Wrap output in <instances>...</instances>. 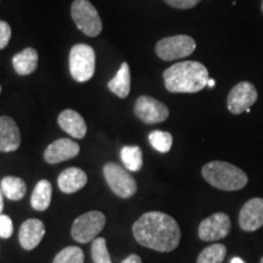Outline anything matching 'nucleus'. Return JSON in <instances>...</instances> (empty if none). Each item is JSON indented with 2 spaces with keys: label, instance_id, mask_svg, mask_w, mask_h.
<instances>
[{
  "label": "nucleus",
  "instance_id": "1a4fd4ad",
  "mask_svg": "<svg viewBox=\"0 0 263 263\" xmlns=\"http://www.w3.org/2000/svg\"><path fill=\"white\" fill-rule=\"evenodd\" d=\"M134 112L140 121L146 124L161 123L170 116L168 107L166 105L147 95H143L137 99Z\"/></svg>",
  "mask_w": 263,
  "mask_h": 263
},
{
  "label": "nucleus",
  "instance_id": "9d476101",
  "mask_svg": "<svg viewBox=\"0 0 263 263\" xmlns=\"http://www.w3.org/2000/svg\"><path fill=\"white\" fill-rule=\"evenodd\" d=\"M257 98L258 93L254 84L250 82H240L229 91L228 99H227L228 110L233 115L245 112L257 101Z\"/></svg>",
  "mask_w": 263,
  "mask_h": 263
},
{
  "label": "nucleus",
  "instance_id": "4be33fe9",
  "mask_svg": "<svg viewBox=\"0 0 263 263\" xmlns=\"http://www.w3.org/2000/svg\"><path fill=\"white\" fill-rule=\"evenodd\" d=\"M121 160L130 172H138L143 167V153L139 146H123L121 150Z\"/></svg>",
  "mask_w": 263,
  "mask_h": 263
},
{
  "label": "nucleus",
  "instance_id": "2f4dec72",
  "mask_svg": "<svg viewBox=\"0 0 263 263\" xmlns=\"http://www.w3.org/2000/svg\"><path fill=\"white\" fill-rule=\"evenodd\" d=\"M215 85H216V81L212 80V78H210L209 82H207V87L213 88V87H215Z\"/></svg>",
  "mask_w": 263,
  "mask_h": 263
},
{
  "label": "nucleus",
  "instance_id": "6e6552de",
  "mask_svg": "<svg viewBox=\"0 0 263 263\" xmlns=\"http://www.w3.org/2000/svg\"><path fill=\"white\" fill-rule=\"evenodd\" d=\"M105 179L117 196L128 199L137 193V182L120 164L108 162L104 166Z\"/></svg>",
  "mask_w": 263,
  "mask_h": 263
},
{
  "label": "nucleus",
  "instance_id": "7ed1b4c3",
  "mask_svg": "<svg viewBox=\"0 0 263 263\" xmlns=\"http://www.w3.org/2000/svg\"><path fill=\"white\" fill-rule=\"evenodd\" d=\"M201 172L207 183L224 192H235L248 184V176L244 171L224 161L206 163Z\"/></svg>",
  "mask_w": 263,
  "mask_h": 263
},
{
  "label": "nucleus",
  "instance_id": "473e14b6",
  "mask_svg": "<svg viewBox=\"0 0 263 263\" xmlns=\"http://www.w3.org/2000/svg\"><path fill=\"white\" fill-rule=\"evenodd\" d=\"M230 263H245V262L242 261V259L240 257H234L232 259V261H230Z\"/></svg>",
  "mask_w": 263,
  "mask_h": 263
},
{
  "label": "nucleus",
  "instance_id": "72a5a7b5",
  "mask_svg": "<svg viewBox=\"0 0 263 263\" xmlns=\"http://www.w3.org/2000/svg\"><path fill=\"white\" fill-rule=\"evenodd\" d=\"M245 112H246V114H250V112H251V108H248V110H246Z\"/></svg>",
  "mask_w": 263,
  "mask_h": 263
},
{
  "label": "nucleus",
  "instance_id": "aec40b11",
  "mask_svg": "<svg viewBox=\"0 0 263 263\" xmlns=\"http://www.w3.org/2000/svg\"><path fill=\"white\" fill-rule=\"evenodd\" d=\"M52 186L49 180L42 179L35 185L31 196V205L35 211H45L49 209L51 202Z\"/></svg>",
  "mask_w": 263,
  "mask_h": 263
},
{
  "label": "nucleus",
  "instance_id": "f03ea898",
  "mask_svg": "<svg viewBox=\"0 0 263 263\" xmlns=\"http://www.w3.org/2000/svg\"><path fill=\"white\" fill-rule=\"evenodd\" d=\"M210 74L205 65L197 61H183L163 72L166 89L171 93H197L207 87Z\"/></svg>",
  "mask_w": 263,
  "mask_h": 263
},
{
  "label": "nucleus",
  "instance_id": "423d86ee",
  "mask_svg": "<svg viewBox=\"0 0 263 263\" xmlns=\"http://www.w3.org/2000/svg\"><path fill=\"white\" fill-rule=\"evenodd\" d=\"M196 49V43L189 35H173L157 42L156 55L163 61H173L192 55Z\"/></svg>",
  "mask_w": 263,
  "mask_h": 263
},
{
  "label": "nucleus",
  "instance_id": "dca6fc26",
  "mask_svg": "<svg viewBox=\"0 0 263 263\" xmlns=\"http://www.w3.org/2000/svg\"><path fill=\"white\" fill-rule=\"evenodd\" d=\"M59 126L71 137L82 139L87 134V123L84 118L74 110H65L59 115Z\"/></svg>",
  "mask_w": 263,
  "mask_h": 263
},
{
  "label": "nucleus",
  "instance_id": "7c9ffc66",
  "mask_svg": "<svg viewBox=\"0 0 263 263\" xmlns=\"http://www.w3.org/2000/svg\"><path fill=\"white\" fill-rule=\"evenodd\" d=\"M3 209H4V194H3L2 189H0V215H2Z\"/></svg>",
  "mask_w": 263,
  "mask_h": 263
},
{
  "label": "nucleus",
  "instance_id": "e433bc0d",
  "mask_svg": "<svg viewBox=\"0 0 263 263\" xmlns=\"http://www.w3.org/2000/svg\"><path fill=\"white\" fill-rule=\"evenodd\" d=\"M262 12H263V2H262Z\"/></svg>",
  "mask_w": 263,
  "mask_h": 263
},
{
  "label": "nucleus",
  "instance_id": "a211bd4d",
  "mask_svg": "<svg viewBox=\"0 0 263 263\" xmlns=\"http://www.w3.org/2000/svg\"><path fill=\"white\" fill-rule=\"evenodd\" d=\"M12 65L16 73L20 76H28L37 70L38 52L33 48H26L12 58Z\"/></svg>",
  "mask_w": 263,
  "mask_h": 263
},
{
  "label": "nucleus",
  "instance_id": "9b49d317",
  "mask_svg": "<svg viewBox=\"0 0 263 263\" xmlns=\"http://www.w3.org/2000/svg\"><path fill=\"white\" fill-rule=\"evenodd\" d=\"M230 228H232V223L228 215L218 212L207 217L200 223L199 236L203 241H216V240L226 238L229 234Z\"/></svg>",
  "mask_w": 263,
  "mask_h": 263
},
{
  "label": "nucleus",
  "instance_id": "5701e85b",
  "mask_svg": "<svg viewBox=\"0 0 263 263\" xmlns=\"http://www.w3.org/2000/svg\"><path fill=\"white\" fill-rule=\"evenodd\" d=\"M227 249L222 244H213L203 249L197 257V263H222L226 257Z\"/></svg>",
  "mask_w": 263,
  "mask_h": 263
},
{
  "label": "nucleus",
  "instance_id": "2eb2a0df",
  "mask_svg": "<svg viewBox=\"0 0 263 263\" xmlns=\"http://www.w3.org/2000/svg\"><path fill=\"white\" fill-rule=\"evenodd\" d=\"M45 227L42 221L37 218H31L24 222L18 233L20 244L25 250H33L37 248L42 239L44 238Z\"/></svg>",
  "mask_w": 263,
  "mask_h": 263
},
{
  "label": "nucleus",
  "instance_id": "c756f323",
  "mask_svg": "<svg viewBox=\"0 0 263 263\" xmlns=\"http://www.w3.org/2000/svg\"><path fill=\"white\" fill-rule=\"evenodd\" d=\"M122 263H143V262H141V258L138 255H130L128 256Z\"/></svg>",
  "mask_w": 263,
  "mask_h": 263
},
{
  "label": "nucleus",
  "instance_id": "f704fd0d",
  "mask_svg": "<svg viewBox=\"0 0 263 263\" xmlns=\"http://www.w3.org/2000/svg\"><path fill=\"white\" fill-rule=\"evenodd\" d=\"M259 263H263V257L261 258V262H259Z\"/></svg>",
  "mask_w": 263,
  "mask_h": 263
},
{
  "label": "nucleus",
  "instance_id": "412c9836",
  "mask_svg": "<svg viewBox=\"0 0 263 263\" xmlns=\"http://www.w3.org/2000/svg\"><path fill=\"white\" fill-rule=\"evenodd\" d=\"M0 189H2L3 194H4L9 200H12V201H18V200H21L22 197L26 195V192H27L24 179L12 176L5 177V178L2 179Z\"/></svg>",
  "mask_w": 263,
  "mask_h": 263
},
{
  "label": "nucleus",
  "instance_id": "39448f33",
  "mask_svg": "<svg viewBox=\"0 0 263 263\" xmlns=\"http://www.w3.org/2000/svg\"><path fill=\"white\" fill-rule=\"evenodd\" d=\"M70 72L77 82H87L95 72V51L87 44H76L70 51Z\"/></svg>",
  "mask_w": 263,
  "mask_h": 263
},
{
  "label": "nucleus",
  "instance_id": "f257e3e1",
  "mask_svg": "<svg viewBox=\"0 0 263 263\" xmlns=\"http://www.w3.org/2000/svg\"><path fill=\"white\" fill-rule=\"evenodd\" d=\"M134 238L140 245L160 252L173 251L180 241L176 219L163 212H146L133 224Z\"/></svg>",
  "mask_w": 263,
  "mask_h": 263
},
{
  "label": "nucleus",
  "instance_id": "b1692460",
  "mask_svg": "<svg viewBox=\"0 0 263 263\" xmlns=\"http://www.w3.org/2000/svg\"><path fill=\"white\" fill-rule=\"evenodd\" d=\"M149 141L154 149L159 151V153L166 154L172 147L173 138L172 134L168 133V132L154 130L149 134Z\"/></svg>",
  "mask_w": 263,
  "mask_h": 263
},
{
  "label": "nucleus",
  "instance_id": "a878e982",
  "mask_svg": "<svg viewBox=\"0 0 263 263\" xmlns=\"http://www.w3.org/2000/svg\"><path fill=\"white\" fill-rule=\"evenodd\" d=\"M91 257H93L94 263H111V257L106 246V240L104 238H97L93 240Z\"/></svg>",
  "mask_w": 263,
  "mask_h": 263
},
{
  "label": "nucleus",
  "instance_id": "ddd939ff",
  "mask_svg": "<svg viewBox=\"0 0 263 263\" xmlns=\"http://www.w3.org/2000/svg\"><path fill=\"white\" fill-rule=\"evenodd\" d=\"M80 154V145L71 139H58L52 141L44 153V159L48 163L55 164L62 161L73 159Z\"/></svg>",
  "mask_w": 263,
  "mask_h": 263
},
{
  "label": "nucleus",
  "instance_id": "c9c22d12",
  "mask_svg": "<svg viewBox=\"0 0 263 263\" xmlns=\"http://www.w3.org/2000/svg\"><path fill=\"white\" fill-rule=\"evenodd\" d=\"M0 93H2V85H0Z\"/></svg>",
  "mask_w": 263,
  "mask_h": 263
},
{
  "label": "nucleus",
  "instance_id": "20e7f679",
  "mask_svg": "<svg viewBox=\"0 0 263 263\" xmlns=\"http://www.w3.org/2000/svg\"><path fill=\"white\" fill-rule=\"evenodd\" d=\"M71 16L76 26L88 37H97L103 29L100 15L89 0H74L71 6Z\"/></svg>",
  "mask_w": 263,
  "mask_h": 263
},
{
  "label": "nucleus",
  "instance_id": "f8f14e48",
  "mask_svg": "<svg viewBox=\"0 0 263 263\" xmlns=\"http://www.w3.org/2000/svg\"><path fill=\"white\" fill-rule=\"evenodd\" d=\"M239 226L245 232H255L263 226V199L254 197L240 210Z\"/></svg>",
  "mask_w": 263,
  "mask_h": 263
},
{
  "label": "nucleus",
  "instance_id": "0eeeda50",
  "mask_svg": "<svg viewBox=\"0 0 263 263\" xmlns=\"http://www.w3.org/2000/svg\"><path fill=\"white\" fill-rule=\"evenodd\" d=\"M105 223H106V218L100 211L84 213L78 217L72 224V238L82 244L93 241L94 239H97L99 233L104 229Z\"/></svg>",
  "mask_w": 263,
  "mask_h": 263
},
{
  "label": "nucleus",
  "instance_id": "4468645a",
  "mask_svg": "<svg viewBox=\"0 0 263 263\" xmlns=\"http://www.w3.org/2000/svg\"><path fill=\"white\" fill-rule=\"evenodd\" d=\"M21 134L17 124L11 117L0 116V151L11 153L18 149Z\"/></svg>",
  "mask_w": 263,
  "mask_h": 263
},
{
  "label": "nucleus",
  "instance_id": "6ab92c4d",
  "mask_svg": "<svg viewBox=\"0 0 263 263\" xmlns=\"http://www.w3.org/2000/svg\"><path fill=\"white\" fill-rule=\"evenodd\" d=\"M108 89L118 98L126 99L130 91V68L127 62L121 65L116 76L107 83Z\"/></svg>",
  "mask_w": 263,
  "mask_h": 263
},
{
  "label": "nucleus",
  "instance_id": "bb28decb",
  "mask_svg": "<svg viewBox=\"0 0 263 263\" xmlns=\"http://www.w3.org/2000/svg\"><path fill=\"white\" fill-rule=\"evenodd\" d=\"M14 233V224L11 218L6 215H0V238L9 239Z\"/></svg>",
  "mask_w": 263,
  "mask_h": 263
},
{
  "label": "nucleus",
  "instance_id": "c85d7f7f",
  "mask_svg": "<svg viewBox=\"0 0 263 263\" xmlns=\"http://www.w3.org/2000/svg\"><path fill=\"white\" fill-rule=\"evenodd\" d=\"M170 6H172L174 9H192L194 6L199 4L201 0H164Z\"/></svg>",
  "mask_w": 263,
  "mask_h": 263
},
{
  "label": "nucleus",
  "instance_id": "cd10ccee",
  "mask_svg": "<svg viewBox=\"0 0 263 263\" xmlns=\"http://www.w3.org/2000/svg\"><path fill=\"white\" fill-rule=\"evenodd\" d=\"M11 38V27L8 22L0 21V49H4Z\"/></svg>",
  "mask_w": 263,
  "mask_h": 263
},
{
  "label": "nucleus",
  "instance_id": "f3484780",
  "mask_svg": "<svg viewBox=\"0 0 263 263\" xmlns=\"http://www.w3.org/2000/svg\"><path fill=\"white\" fill-rule=\"evenodd\" d=\"M87 174L77 167H70L62 171L59 176V188L65 194H73L81 190L87 184Z\"/></svg>",
  "mask_w": 263,
  "mask_h": 263
},
{
  "label": "nucleus",
  "instance_id": "393cba45",
  "mask_svg": "<svg viewBox=\"0 0 263 263\" xmlns=\"http://www.w3.org/2000/svg\"><path fill=\"white\" fill-rule=\"evenodd\" d=\"M52 263H84V254L77 246H68L55 256Z\"/></svg>",
  "mask_w": 263,
  "mask_h": 263
}]
</instances>
